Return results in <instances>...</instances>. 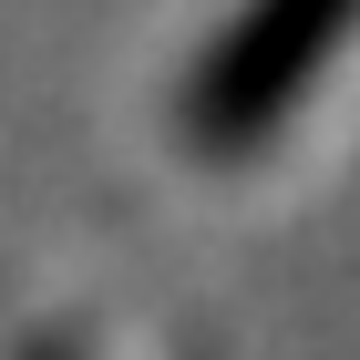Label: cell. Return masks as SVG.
<instances>
[{"label": "cell", "mask_w": 360, "mask_h": 360, "mask_svg": "<svg viewBox=\"0 0 360 360\" xmlns=\"http://www.w3.org/2000/svg\"><path fill=\"white\" fill-rule=\"evenodd\" d=\"M360 31V0H237L217 21V41L186 72V144L195 155H257V144L299 113V93L340 62V41Z\"/></svg>", "instance_id": "obj_1"}]
</instances>
